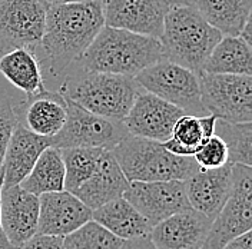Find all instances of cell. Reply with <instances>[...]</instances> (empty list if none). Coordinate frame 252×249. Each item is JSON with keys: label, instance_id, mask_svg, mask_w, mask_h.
<instances>
[{"label": "cell", "instance_id": "cell-36", "mask_svg": "<svg viewBox=\"0 0 252 249\" xmlns=\"http://www.w3.org/2000/svg\"><path fill=\"white\" fill-rule=\"evenodd\" d=\"M169 6H195L196 0H165Z\"/></svg>", "mask_w": 252, "mask_h": 249}, {"label": "cell", "instance_id": "cell-19", "mask_svg": "<svg viewBox=\"0 0 252 249\" xmlns=\"http://www.w3.org/2000/svg\"><path fill=\"white\" fill-rule=\"evenodd\" d=\"M17 118L32 132L52 138L64 124L67 115L66 99L59 92H43L28 96L19 108H15Z\"/></svg>", "mask_w": 252, "mask_h": 249}, {"label": "cell", "instance_id": "cell-37", "mask_svg": "<svg viewBox=\"0 0 252 249\" xmlns=\"http://www.w3.org/2000/svg\"><path fill=\"white\" fill-rule=\"evenodd\" d=\"M52 4H59V3H69V1H83V0H49Z\"/></svg>", "mask_w": 252, "mask_h": 249}, {"label": "cell", "instance_id": "cell-2", "mask_svg": "<svg viewBox=\"0 0 252 249\" xmlns=\"http://www.w3.org/2000/svg\"><path fill=\"white\" fill-rule=\"evenodd\" d=\"M163 58V47L158 37L103 26L78 62L85 70L135 78Z\"/></svg>", "mask_w": 252, "mask_h": 249}, {"label": "cell", "instance_id": "cell-31", "mask_svg": "<svg viewBox=\"0 0 252 249\" xmlns=\"http://www.w3.org/2000/svg\"><path fill=\"white\" fill-rule=\"evenodd\" d=\"M19 118L15 108L7 96H0V171L3 166V159L6 154V148L12 132L15 129Z\"/></svg>", "mask_w": 252, "mask_h": 249}, {"label": "cell", "instance_id": "cell-38", "mask_svg": "<svg viewBox=\"0 0 252 249\" xmlns=\"http://www.w3.org/2000/svg\"><path fill=\"white\" fill-rule=\"evenodd\" d=\"M100 1H102V0H100Z\"/></svg>", "mask_w": 252, "mask_h": 249}, {"label": "cell", "instance_id": "cell-21", "mask_svg": "<svg viewBox=\"0 0 252 249\" xmlns=\"http://www.w3.org/2000/svg\"><path fill=\"white\" fill-rule=\"evenodd\" d=\"M92 219L124 241L149 235L152 229L149 222L124 196L94 209Z\"/></svg>", "mask_w": 252, "mask_h": 249}, {"label": "cell", "instance_id": "cell-29", "mask_svg": "<svg viewBox=\"0 0 252 249\" xmlns=\"http://www.w3.org/2000/svg\"><path fill=\"white\" fill-rule=\"evenodd\" d=\"M124 239L115 236L94 219L63 236L64 249H119Z\"/></svg>", "mask_w": 252, "mask_h": 249}, {"label": "cell", "instance_id": "cell-15", "mask_svg": "<svg viewBox=\"0 0 252 249\" xmlns=\"http://www.w3.org/2000/svg\"><path fill=\"white\" fill-rule=\"evenodd\" d=\"M92 219V209L67 190L39 196L37 234L66 236Z\"/></svg>", "mask_w": 252, "mask_h": 249}, {"label": "cell", "instance_id": "cell-3", "mask_svg": "<svg viewBox=\"0 0 252 249\" xmlns=\"http://www.w3.org/2000/svg\"><path fill=\"white\" fill-rule=\"evenodd\" d=\"M220 37V31L205 20L196 6H169L159 40L166 59L199 75Z\"/></svg>", "mask_w": 252, "mask_h": 249}, {"label": "cell", "instance_id": "cell-16", "mask_svg": "<svg viewBox=\"0 0 252 249\" xmlns=\"http://www.w3.org/2000/svg\"><path fill=\"white\" fill-rule=\"evenodd\" d=\"M211 225L212 219L190 208L152 226L149 238L158 249H202Z\"/></svg>", "mask_w": 252, "mask_h": 249}, {"label": "cell", "instance_id": "cell-12", "mask_svg": "<svg viewBox=\"0 0 252 249\" xmlns=\"http://www.w3.org/2000/svg\"><path fill=\"white\" fill-rule=\"evenodd\" d=\"M185 112L151 92H139L122 121L126 132L133 136L165 142L175 122Z\"/></svg>", "mask_w": 252, "mask_h": 249}, {"label": "cell", "instance_id": "cell-18", "mask_svg": "<svg viewBox=\"0 0 252 249\" xmlns=\"http://www.w3.org/2000/svg\"><path fill=\"white\" fill-rule=\"evenodd\" d=\"M47 146H52L50 138L36 135L17 121L3 159V187L19 185Z\"/></svg>", "mask_w": 252, "mask_h": 249}, {"label": "cell", "instance_id": "cell-6", "mask_svg": "<svg viewBox=\"0 0 252 249\" xmlns=\"http://www.w3.org/2000/svg\"><path fill=\"white\" fill-rule=\"evenodd\" d=\"M135 80L143 91L157 94L188 115H208L201 100L198 75L166 58L145 67Z\"/></svg>", "mask_w": 252, "mask_h": 249}, {"label": "cell", "instance_id": "cell-5", "mask_svg": "<svg viewBox=\"0 0 252 249\" xmlns=\"http://www.w3.org/2000/svg\"><path fill=\"white\" fill-rule=\"evenodd\" d=\"M110 154L129 182L185 181L199 169L192 156L169 152L162 142L127 135Z\"/></svg>", "mask_w": 252, "mask_h": 249}, {"label": "cell", "instance_id": "cell-10", "mask_svg": "<svg viewBox=\"0 0 252 249\" xmlns=\"http://www.w3.org/2000/svg\"><path fill=\"white\" fill-rule=\"evenodd\" d=\"M49 0H0V55L40 45Z\"/></svg>", "mask_w": 252, "mask_h": 249}, {"label": "cell", "instance_id": "cell-20", "mask_svg": "<svg viewBox=\"0 0 252 249\" xmlns=\"http://www.w3.org/2000/svg\"><path fill=\"white\" fill-rule=\"evenodd\" d=\"M129 184L110 151H105L94 175L73 195L94 211L113 199L122 198Z\"/></svg>", "mask_w": 252, "mask_h": 249}, {"label": "cell", "instance_id": "cell-8", "mask_svg": "<svg viewBox=\"0 0 252 249\" xmlns=\"http://www.w3.org/2000/svg\"><path fill=\"white\" fill-rule=\"evenodd\" d=\"M198 78L201 100L208 113L226 122H251V75L202 72L198 75Z\"/></svg>", "mask_w": 252, "mask_h": 249}, {"label": "cell", "instance_id": "cell-27", "mask_svg": "<svg viewBox=\"0 0 252 249\" xmlns=\"http://www.w3.org/2000/svg\"><path fill=\"white\" fill-rule=\"evenodd\" d=\"M106 149L102 148H62L63 163H64V190L73 193L82 187L96 171L100 157Z\"/></svg>", "mask_w": 252, "mask_h": 249}, {"label": "cell", "instance_id": "cell-1", "mask_svg": "<svg viewBox=\"0 0 252 249\" xmlns=\"http://www.w3.org/2000/svg\"><path fill=\"white\" fill-rule=\"evenodd\" d=\"M103 26L100 0L50 4L40 40L50 72L59 76L78 62Z\"/></svg>", "mask_w": 252, "mask_h": 249}, {"label": "cell", "instance_id": "cell-22", "mask_svg": "<svg viewBox=\"0 0 252 249\" xmlns=\"http://www.w3.org/2000/svg\"><path fill=\"white\" fill-rule=\"evenodd\" d=\"M0 73L26 96L46 89L40 62L36 53L28 47H19L0 55Z\"/></svg>", "mask_w": 252, "mask_h": 249}, {"label": "cell", "instance_id": "cell-34", "mask_svg": "<svg viewBox=\"0 0 252 249\" xmlns=\"http://www.w3.org/2000/svg\"><path fill=\"white\" fill-rule=\"evenodd\" d=\"M222 249H252L251 231L231 239Z\"/></svg>", "mask_w": 252, "mask_h": 249}, {"label": "cell", "instance_id": "cell-11", "mask_svg": "<svg viewBox=\"0 0 252 249\" xmlns=\"http://www.w3.org/2000/svg\"><path fill=\"white\" fill-rule=\"evenodd\" d=\"M124 198L151 226L173 214L190 209L184 181L130 182Z\"/></svg>", "mask_w": 252, "mask_h": 249}, {"label": "cell", "instance_id": "cell-26", "mask_svg": "<svg viewBox=\"0 0 252 249\" xmlns=\"http://www.w3.org/2000/svg\"><path fill=\"white\" fill-rule=\"evenodd\" d=\"M19 185L37 196L49 192L64 190V163L61 149L47 146Z\"/></svg>", "mask_w": 252, "mask_h": 249}, {"label": "cell", "instance_id": "cell-9", "mask_svg": "<svg viewBox=\"0 0 252 249\" xmlns=\"http://www.w3.org/2000/svg\"><path fill=\"white\" fill-rule=\"evenodd\" d=\"M63 97L66 99L67 115L62 129L50 138L52 146L59 149L85 146L112 151L121 140L129 135L122 122L94 115L79 106L69 97Z\"/></svg>", "mask_w": 252, "mask_h": 249}, {"label": "cell", "instance_id": "cell-32", "mask_svg": "<svg viewBox=\"0 0 252 249\" xmlns=\"http://www.w3.org/2000/svg\"><path fill=\"white\" fill-rule=\"evenodd\" d=\"M20 249H64L63 236L36 234L26 241Z\"/></svg>", "mask_w": 252, "mask_h": 249}, {"label": "cell", "instance_id": "cell-25", "mask_svg": "<svg viewBox=\"0 0 252 249\" xmlns=\"http://www.w3.org/2000/svg\"><path fill=\"white\" fill-rule=\"evenodd\" d=\"M195 6L222 36H238L251 20L252 0H196Z\"/></svg>", "mask_w": 252, "mask_h": 249}, {"label": "cell", "instance_id": "cell-23", "mask_svg": "<svg viewBox=\"0 0 252 249\" xmlns=\"http://www.w3.org/2000/svg\"><path fill=\"white\" fill-rule=\"evenodd\" d=\"M217 119L211 113L205 116L184 113L173 124L169 139L162 145L175 155L193 156L205 140L215 133Z\"/></svg>", "mask_w": 252, "mask_h": 249}, {"label": "cell", "instance_id": "cell-13", "mask_svg": "<svg viewBox=\"0 0 252 249\" xmlns=\"http://www.w3.org/2000/svg\"><path fill=\"white\" fill-rule=\"evenodd\" d=\"M105 26L160 37L169 4L165 0H102Z\"/></svg>", "mask_w": 252, "mask_h": 249}, {"label": "cell", "instance_id": "cell-33", "mask_svg": "<svg viewBox=\"0 0 252 249\" xmlns=\"http://www.w3.org/2000/svg\"><path fill=\"white\" fill-rule=\"evenodd\" d=\"M119 249H158L155 244L151 241L149 235L139 236V238H132V239H126L124 244L119 247Z\"/></svg>", "mask_w": 252, "mask_h": 249}, {"label": "cell", "instance_id": "cell-14", "mask_svg": "<svg viewBox=\"0 0 252 249\" xmlns=\"http://www.w3.org/2000/svg\"><path fill=\"white\" fill-rule=\"evenodd\" d=\"M0 223L9 241L22 248L26 241L37 234L39 196L20 185L1 187Z\"/></svg>", "mask_w": 252, "mask_h": 249}, {"label": "cell", "instance_id": "cell-17", "mask_svg": "<svg viewBox=\"0 0 252 249\" xmlns=\"http://www.w3.org/2000/svg\"><path fill=\"white\" fill-rule=\"evenodd\" d=\"M184 184L190 208L214 220L231 192L232 163L217 169L199 168Z\"/></svg>", "mask_w": 252, "mask_h": 249}, {"label": "cell", "instance_id": "cell-4", "mask_svg": "<svg viewBox=\"0 0 252 249\" xmlns=\"http://www.w3.org/2000/svg\"><path fill=\"white\" fill-rule=\"evenodd\" d=\"M141 89L135 78L82 69L66 76L59 93L94 115L122 122Z\"/></svg>", "mask_w": 252, "mask_h": 249}, {"label": "cell", "instance_id": "cell-30", "mask_svg": "<svg viewBox=\"0 0 252 249\" xmlns=\"http://www.w3.org/2000/svg\"><path fill=\"white\" fill-rule=\"evenodd\" d=\"M192 157L201 169H217L229 163L228 148L217 133L205 140Z\"/></svg>", "mask_w": 252, "mask_h": 249}, {"label": "cell", "instance_id": "cell-28", "mask_svg": "<svg viewBox=\"0 0 252 249\" xmlns=\"http://www.w3.org/2000/svg\"><path fill=\"white\" fill-rule=\"evenodd\" d=\"M215 133L228 148L229 163L252 165V126L251 122L234 124L217 119Z\"/></svg>", "mask_w": 252, "mask_h": 249}, {"label": "cell", "instance_id": "cell-35", "mask_svg": "<svg viewBox=\"0 0 252 249\" xmlns=\"http://www.w3.org/2000/svg\"><path fill=\"white\" fill-rule=\"evenodd\" d=\"M1 187H3V171H0V192H1ZM0 249H20L17 248V247H15V245L9 241V238L6 236L3 228H1V223H0Z\"/></svg>", "mask_w": 252, "mask_h": 249}, {"label": "cell", "instance_id": "cell-7", "mask_svg": "<svg viewBox=\"0 0 252 249\" xmlns=\"http://www.w3.org/2000/svg\"><path fill=\"white\" fill-rule=\"evenodd\" d=\"M252 228V169L232 163V185L228 199L212 220L202 249H222L231 239Z\"/></svg>", "mask_w": 252, "mask_h": 249}, {"label": "cell", "instance_id": "cell-24", "mask_svg": "<svg viewBox=\"0 0 252 249\" xmlns=\"http://www.w3.org/2000/svg\"><path fill=\"white\" fill-rule=\"evenodd\" d=\"M208 73H231L251 75L252 49L244 37L222 36L220 40L209 53L204 66Z\"/></svg>", "mask_w": 252, "mask_h": 249}]
</instances>
